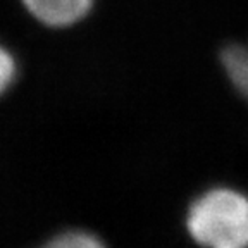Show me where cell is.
<instances>
[{"mask_svg": "<svg viewBox=\"0 0 248 248\" xmlns=\"http://www.w3.org/2000/svg\"><path fill=\"white\" fill-rule=\"evenodd\" d=\"M185 224L203 248H248V198L229 188L209 190L191 202Z\"/></svg>", "mask_w": 248, "mask_h": 248, "instance_id": "1", "label": "cell"}, {"mask_svg": "<svg viewBox=\"0 0 248 248\" xmlns=\"http://www.w3.org/2000/svg\"><path fill=\"white\" fill-rule=\"evenodd\" d=\"M31 19L50 30H67L92 14L97 0H17Z\"/></svg>", "mask_w": 248, "mask_h": 248, "instance_id": "2", "label": "cell"}, {"mask_svg": "<svg viewBox=\"0 0 248 248\" xmlns=\"http://www.w3.org/2000/svg\"><path fill=\"white\" fill-rule=\"evenodd\" d=\"M221 64L232 86L248 100V45L231 43L224 46L221 52Z\"/></svg>", "mask_w": 248, "mask_h": 248, "instance_id": "3", "label": "cell"}, {"mask_svg": "<svg viewBox=\"0 0 248 248\" xmlns=\"http://www.w3.org/2000/svg\"><path fill=\"white\" fill-rule=\"evenodd\" d=\"M35 248H107V245L88 229L67 228L52 234Z\"/></svg>", "mask_w": 248, "mask_h": 248, "instance_id": "4", "label": "cell"}, {"mask_svg": "<svg viewBox=\"0 0 248 248\" xmlns=\"http://www.w3.org/2000/svg\"><path fill=\"white\" fill-rule=\"evenodd\" d=\"M17 78V61L7 46L0 43V97L12 88Z\"/></svg>", "mask_w": 248, "mask_h": 248, "instance_id": "5", "label": "cell"}]
</instances>
